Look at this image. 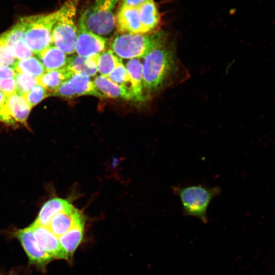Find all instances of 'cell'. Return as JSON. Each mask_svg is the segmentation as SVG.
<instances>
[{
  "label": "cell",
  "instance_id": "1",
  "mask_svg": "<svg viewBox=\"0 0 275 275\" xmlns=\"http://www.w3.org/2000/svg\"><path fill=\"white\" fill-rule=\"evenodd\" d=\"M143 58V77L147 99L174 84L180 67L175 47L168 40L158 45Z\"/></svg>",
  "mask_w": 275,
  "mask_h": 275
},
{
  "label": "cell",
  "instance_id": "2",
  "mask_svg": "<svg viewBox=\"0 0 275 275\" xmlns=\"http://www.w3.org/2000/svg\"><path fill=\"white\" fill-rule=\"evenodd\" d=\"M119 0H90L84 9L78 26L105 39L113 38L116 30L114 9Z\"/></svg>",
  "mask_w": 275,
  "mask_h": 275
},
{
  "label": "cell",
  "instance_id": "3",
  "mask_svg": "<svg viewBox=\"0 0 275 275\" xmlns=\"http://www.w3.org/2000/svg\"><path fill=\"white\" fill-rule=\"evenodd\" d=\"M168 40V35L163 31L147 34H119L114 38L111 47L120 58L138 59L144 58Z\"/></svg>",
  "mask_w": 275,
  "mask_h": 275
},
{
  "label": "cell",
  "instance_id": "4",
  "mask_svg": "<svg viewBox=\"0 0 275 275\" xmlns=\"http://www.w3.org/2000/svg\"><path fill=\"white\" fill-rule=\"evenodd\" d=\"M172 188L181 201L184 215L196 217L204 224L208 222V208L212 200L220 194L219 186L208 187L199 184Z\"/></svg>",
  "mask_w": 275,
  "mask_h": 275
},
{
  "label": "cell",
  "instance_id": "5",
  "mask_svg": "<svg viewBox=\"0 0 275 275\" xmlns=\"http://www.w3.org/2000/svg\"><path fill=\"white\" fill-rule=\"evenodd\" d=\"M79 0H65L58 9V16L54 24L52 44L66 54L75 51L78 29L76 24V15Z\"/></svg>",
  "mask_w": 275,
  "mask_h": 275
},
{
  "label": "cell",
  "instance_id": "6",
  "mask_svg": "<svg viewBox=\"0 0 275 275\" xmlns=\"http://www.w3.org/2000/svg\"><path fill=\"white\" fill-rule=\"evenodd\" d=\"M58 13L57 10L48 14L26 16L25 41L34 53L38 54L52 44V30Z\"/></svg>",
  "mask_w": 275,
  "mask_h": 275
},
{
  "label": "cell",
  "instance_id": "7",
  "mask_svg": "<svg viewBox=\"0 0 275 275\" xmlns=\"http://www.w3.org/2000/svg\"><path fill=\"white\" fill-rule=\"evenodd\" d=\"M50 95L64 98H73L83 95H92L105 98L94 85L90 77L74 74Z\"/></svg>",
  "mask_w": 275,
  "mask_h": 275
},
{
  "label": "cell",
  "instance_id": "8",
  "mask_svg": "<svg viewBox=\"0 0 275 275\" xmlns=\"http://www.w3.org/2000/svg\"><path fill=\"white\" fill-rule=\"evenodd\" d=\"M31 108L24 96L15 93L8 97L0 111V122L10 125H26Z\"/></svg>",
  "mask_w": 275,
  "mask_h": 275
},
{
  "label": "cell",
  "instance_id": "9",
  "mask_svg": "<svg viewBox=\"0 0 275 275\" xmlns=\"http://www.w3.org/2000/svg\"><path fill=\"white\" fill-rule=\"evenodd\" d=\"M15 235L28 255L30 263L44 267L52 260L53 258L42 250L37 243L31 225L16 231Z\"/></svg>",
  "mask_w": 275,
  "mask_h": 275
},
{
  "label": "cell",
  "instance_id": "10",
  "mask_svg": "<svg viewBox=\"0 0 275 275\" xmlns=\"http://www.w3.org/2000/svg\"><path fill=\"white\" fill-rule=\"evenodd\" d=\"M35 238L39 246L53 258L69 259L62 247L59 237L47 227L34 222L31 224Z\"/></svg>",
  "mask_w": 275,
  "mask_h": 275
},
{
  "label": "cell",
  "instance_id": "11",
  "mask_svg": "<svg viewBox=\"0 0 275 275\" xmlns=\"http://www.w3.org/2000/svg\"><path fill=\"white\" fill-rule=\"evenodd\" d=\"M107 40L78 26L75 52L84 57H92L104 51Z\"/></svg>",
  "mask_w": 275,
  "mask_h": 275
},
{
  "label": "cell",
  "instance_id": "12",
  "mask_svg": "<svg viewBox=\"0 0 275 275\" xmlns=\"http://www.w3.org/2000/svg\"><path fill=\"white\" fill-rule=\"evenodd\" d=\"M115 17L116 30L119 34H144L139 7L120 6Z\"/></svg>",
  "mask_w": 275,
  "mask_h": 275
},
{
  "label": "cell",
  "instance_id": "13",
  "mask_svg": "<svg viewBox=\"0 0 275 275\" xmlns=\"http://www.w3.org/2000/svg\"><path fill=\"white\" fill-rule=\"evenodd\" d=\"M84 220V215L72 205L55 215L47 227L56 236L59 237Z\"/></svg>",
  "mask_w": 275,
  "mask_h": 275
},
{
  "label": "cell",
  "instance_id": "14",
  "mask_svg": "<svg viewBox=\"0 0 275 275\" xmlns=\"http://www.w3.org/2000/svg\"><path fill=\"white\" fill-rule=\"evenodd\" d=\"M125 67L130 77V89L133 98V101H146L142 64L138 59H132L127 61L125 64Z\"/></svg>",
  "mask_w": 275,
  "mask_h": 275
},
{
  "label": "cell",
  "instance_id": "15",
  "mask_svg": "<svg viewBox=\"0 0 275 275\" xmlns=\"http://www.w3.org/2000/svg\"><path fill=\"white\" fill-rule=\"evenodd\" d=\"M93 82L105 98L133 101L130 88L117 84L107 76L101 75L97 76L95 78Z\"/></svg>",
  "mask_w": 275,
  "mask_h": 275
},
{
  "label": "cell",
  "instance_id": "16",
  "mask_svg": "<svg viewBox=\"0 0 275 275\" xmlns=\"http://www.w3.org/2000/svg\"><path fill=\"white\" fill-rule=\"evenodd\" d=\"M99 54L92 57L73 55L68 58L66 67L74 74L86 77L95 76L98 72Z\"/></svg>",
  "mask_w": 275,
  "mask_h": 275
},
{
  "label": "cell",
  "instance_id": "17",
  "mask_svg": "<svg viewBox=\"0 0 275 275\" xmlns=\"http://www.w3.org/2000/svg\"><path fill=\"white\" fill-rule=\"evenodd\" d=\"M144 34L156 31L160 22V15L154 0H148L139 7Z\"/></svg>",
  "mask_w": 275,
  "mask_h": 275
},
{
  "label": "cell",
  "instance_id": "18",
  "mask_svg": "<svg viewBox=\"0 0 275 275\" xmlns=\"http://www.w3.org/2000/svg\"><path fill=\"white\" fill-rule=\"evenodd\" d=\"M72 205L68 200L60 198L50 199L46 202L41 208L35 223L48 227L52 218Z\"/></svg>",
  "mask_w": 275,
  "mask_h": 275
},
{
  "label": "cell",
  "instance_id": "19",
  "mask_svg": "<svg viewBox=\"0 0 275 275\" xmlns=\"http://www.w3.org/2000/svg\"><path fill=\"white\" fill-rule=\"evenodd\" d=\"M64 52L51 44L37 55L46 71L60 69L66 66L68 58Z\"/></svg>",
  "mask_w": 275,
  "mask_h": 275
},
{
  "label": "cell",
  "instance_id": "20",
  "mask_svg": "<svg viewBox=\"0 0 275 275\" xmlns=\"http://www.w3.org/2000/svg\"><path fill=\"white\" fill-rule=\"evenodd\" d=\"M85 220H84L59 237L60 242L69 259L81 242L84 231Z\"/></svg>",
  "mask_w": 275,
  "mask_h": 275
},
{
  "label": "cell",
  "instance_id": "21",
  "mask_svg": "<svg viewBox=\"0 0 275 275\" xmlns=\"http://www.w3.org/2000/svg\"><path fill=\"white\" fill-rule=\"evenodd\" d=\"M74 74L66 66L63 68L46 71L38 78V84L42 86L50 93L57 89L65 81Z\"/></svg>",
  "mask_w": 275,
  "mask_h": 275
},
{
  "label": "cell",
  "instance_id": "22",
  "mask_svg": "<svg viewBox=\"0 0 275 275\" xmlns=\"http://www.w3.org/2000/svg\"><path fill=\"white\" fill-rule=\"evenodd\" d=\"M14 70L16 72L22 73L38 78L46 72L41 61L33 57L19 60Z\"/></svg>",
  "mask_w": 275,
  "mask_h": 275
},
{
  "label": "cell",
  "instance_id": "23",
  "mask_svg": "<svg viewBox=\"0 0 275 275\" xmlns=\"http://www.w3.org/2000/svg\"><path fill=\"white\" fill-rule=\"evenodd\" d=\"M115 54L111 49L104 50L99 54L98 71L100 75L107 77L118 65L122 63L121 58Z\"/></svg>",
  "mask_w": 275,
  "mask_h": 275
},
{
  "label": "cell",
  "instance_id": "24",
  "mask_svg": "<svg viewBox=\"0 0 275 275\" xmlns=\"http://www.w3.org/2000/svg\"><path fill=\"white\" fill-rule=\"evenodd\" d=\"M7 44L14 56L18 60L31 57L34 54L26 45L24 36L14 37L8 41Z\"/></svg>",
  "mask_w": 275,
  "mask_h": 275
},
{
  "label": "cell",
  "instance_id": "25",
  "mask_svg": "<svg viewBox=\"0 0 275 275\" xmlns=\"http://www.w3.org/2000/svg\"><path fill=\"white\" fill-rule=\"evenodd\" d=\"M17 93L24 96L38 84V78L22 73L16 72L14 77Z\"/></svg>",
  "mask_w": 275,
  "mask_h": 275
},
{
  "label": "cell",
  "instance_id": "26",
  "mask_svg": "<svg viewBox=\"0 0 275 275\" xmlns=\"http://www.w3.org/2000/svg\"><path fill=\"white\" fill-rule=\"evenodd\" d=\"M48 96L49 92L38 84L24 96L30 107L32 108Z\"/></svg>",
  "mask_w": 275,
  "mask_h": 275
},
{
  "label": "cell",
  "instance_id": "27",
  "mask_svg": "<svg viewBox=\"0 0 275 275\" xmlns=\"http://www.w3.org/2000/svg\"><path fill=\"white\" fill-rule=\"evenodd\" d=\"M18 61L13 54L10 48L0 37V65L9 66L14 69Z\"/></svg>",
  "mask_w": 275,
  "mask_h": 275
},
{
  "label": "cell",
  "instance_id": "28",
  "mask_svg": "<svg viewBox=\"0 0 275 275\" xmlns=\"http://www.w3.org/2000/svg\"><path fill=\"white\" fill-rule=\"evenodd\" d=\"M107 77L114 82L122 86H126L130 82L128 72L123 63L118 65Z\"/></svg>",
  "mask_w": 275,
  "mask_h": 275
},
{
  "label": "cell",
  "instance_id": "29",
  "mask_svg": "<svg viewBox=\"0 0 275 275\" xmlns=\"http://www.w3.org/2000/svg\"><path fill=\"white\" fill-rule=\"evenodd\" d=\"M0 91L7 97L17 93L14 78L0 79Z\"/></svg>",
  "mask_w": 275,
  "mask_h": 275
},
{
  "label": "cell",
  "instance_id": "30",
  "mask_svg": "<svg viewBox=\"0 0 275 275\" xmlns=\"http://www.w3.org/2000/svg\"><path fill=\"white\" fill-rule=\"evenodd\" d=\"M16 74L13 68L0 65V79L14 78Z\"/></svg>",
  "mask_w": 275,
  "mask_h": 275
},
{
  "label": "cell",
  "instance_id": "31",
  "mask_svg": "<svg viewBox=\"0 0 275 275\" xmlns=\"http://www.w3.org/2000/svg\"><path fill=\"white\" fill-rule=\"evenodd\" d=\"M148 1V0H122L120 6L137 8Z\"/></svg>",
  "mask_w": 275,
  "mask_h": 275
},
{
  "label": "cell",
  "instance_id": "32",
  "mask_svg": "<svg viewBox=\"0 0 275 275\" xmlns=\"http://www.w3.org/2000/svg\"><path fill=\"white\" fill-rule=\"evenodd\" d=\"M8 97L0 91V111L5 105Z\"/></svg>",
  "mask_w": 275,
  "mask_h": 275
},
{
  "label": "cell",
  "instance_id": "33",
  "mask_svg": "<svg viewBox=\"0 0 275 275\" xmlns=\"http://www.w3.org/2000/svg\"><path fill=\"white\" fill-rule=\"evenodd\" d=\"M0 275H3V274H0Z\"/></svg>",
  "mask_w": 275,
  "mask_h": 275
}]
</instances>
